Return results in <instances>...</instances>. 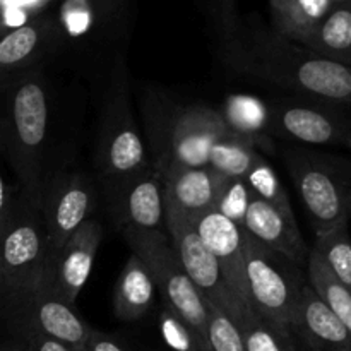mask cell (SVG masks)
<instances>
[{"label":"cell","mask_w":351,"mask_h":351,"mask_svg":"<svg viewBox=\"0 0 351 351\" xmlns=\"http://www.w3.org/2000/svg\"><path fill=\"white\" fill-rule=\"evenodd\" d=\"M57 130V96L47 67L0 89V153L17 177V187L40 202L57 167L51 161Z\"/></svg>","instance_id":"obj_1"},{"label":"cell","mask_w":351,"mask_h":351,"mask_svg":"<svg viewBox=\"0 0 351 351\" xmlns=\"http://www.w3.org/2000/svg\"><path fill=\"white\" fill-rule=\"evenodd\" d=\"M239 72L332 105L351 106V65L322 57L252 21Z\"/></svg>","instance_id":"obj_2"},{"label":"cell","mask_w":351,"mask_h":351,"mask_svg":"<svg viewBox=\"0 0 351 351\" xmlns=\"http://www.w3.org/2000/svg\"><path fill=\"white\" fill-rule=\"evenodd\" d=\"M149 151L132 112L130 77L123 57L113 62L99 117L95 168L103 192L151 167Z\"/></svg>","instance_id":"obj_3"},{"label":"cell","mask_w":351,"mask_h":351,"mask_svg":"<svg viewBox=\"0 0 351 351\" xmlns=\"http://www.w3.org/2000/svg\"><path fill=\"white\" fill-rule=\"evenodd\" d=\"M146 117L151 163L161 175L171 168L208 167L209 151L226 132L218 110L208 105L154 103Z\"/></svg>","instance_id":"obj_4"},{"label":"cell","mask_w":351,"mask_h":351,"mask_svg":"<svg viewBox=\"0 0 351 351\" xmlns=\"http://www.w3.org/2000/svg\"><path fill=\"white\" fill-rule=\"evenodd\" d=\"M48 256L50 239L40 202L17 187L0 223V276L16 293H31L43 276Z\"/></svg>","instance_id":"obj_5"},{"label":"cell","mask_w":351,"mask_h":351,"mask_svg":"<svg viewBox=\"0 0 351 351\" xmlns=\"http://www.w3.org/2000/svg\"><path fill=\"white\" fill-rule=\"evenodd\" d=\"M285 161L315 235L350 219L346 202L351 194V161L298 147L288 151Z\"/></svg>","instance_id":"obj_6"},{"label":"cell","mask_w":351,"mask_h":351,"mask_svg":"<svg viewBox=\"0 0 351 351\" xmlns=\"http://www.w3.org/2000/svg\"><path fill=\"white\" fill-rule=\"evenodd\" d=\"M120 233L129 243L132 254H136L149 269L163 304L173 308L206 343H209L208 305L182 267L167 233L137 230H120Z\"/></svg>","instance_id":"obj_7"},{"label":"cell","mask_w":351,"mask_h":351,"mask_svg":"<svg viewBox=\"0 0 351 351\" xmlns=\"http://www.w3.org/2000/svg\"><path fill=\"white\" fill-rule=\"evenodd\" d=\"M300 264L257 243L245 233V280L254 311L290 329L302 290L308 281Z\"/></svg>","instance_id":"obj_8"},{"label":"cell","mask_w":351,"mask_h":351,"mask_svg":"<svg viewBox=\"0 0 351 351\" xmlns=\"http://www.w3.org/2000/svg\"><path fill=\"white\" fill-rule=\"evenodd\" d=\"M132 0H58L53 12L60 34V53L74 48L99 53L119 43Z\"/></svg>","instance_id":"obj_9"},{"label":"cell","mask_w":351,"mask_h":351,"mask_svg":"<svg viewBox=\"0 0 351 351\" xmlns=\"http://www.w3.org/2000/svg\"><path fill=\"white\" fill-rule=\"evenodd\" d=\"M165 226H167V235L170 237L171 247L182 267L191 278L192 285L202 295V298L228 315L233 324H239L245 317V314L233 300L221 269L215 256L209 252L206 243L199 237L194 221L173 209L165 208Z\"/></svg>","instance_id":"obj_10"},{"label":"cell","mask_w":351,"mask_h":351,"mask_svg":"<svg viewBox=\"0 0 351 351\" xmlns=\"http://www.w3.org/2000/svg\"><path fill=\"white\" fill-rule=\"evenodd\" d=\"M98 204L96 182L84 170L71 165L55 171L40 199L41 215L50 239V252L64 245L86 221Z\"/></svg>","instance_id":"obj_11"},{"label":"cell","mask_w":351,"mask_h":351,"mask_svg":"<svg viewBox=\"0 0 351 351\" xmlns=\"http://www.w3.org/2000/svg\"><path fill=\"white\" fill-rule=\"evenodd\" d=\"M26 326L51 339L82 351L91 332V326L81 317L74 305L62 300L48 288L36 285L31 293L16 295L7 317V329Z\"/></svg>","instance_id":"obj_12"},{"label":"cell","mask_w":351,"mask_h":351,"mask_svg":"<svg viewBox=\"0 0 351 351\" xmlns=\"http://www.w3.org/2000/svg\"><path fill=\"white\" fill-rule=\"evenodd\" d=\"M58 53L60 34L51 9L24 26L7 31L0 36V89L48 67Z\"/></svg>","instance_id":"obj_13"},{"label":"cell","mask_w":351,"mask_h":351,"mask_svg":"<svg viewBox=\"0 0 351 351\" xmlns=\"http://www.w3.org/2000/svg\"><path fill=\"white\" fill-rule=\"evenodd\" d=\"M103 240V226L98 219L86 221L64 245L51 250L45 266L41 287L53 291L62 300L74 305L91 276L96 252Z\"/></svg>","instance_id":"obj_14"},{"label":"cell","mask_w":351,"mask_h":351,"mask_svg":"<svg viewBox=\"0 0 351 351\" xmlns=\"http://www.w3.org/2000/svg\"><path fill=\"white\" fill-rule=\"evenodd\" d=\"M105 195L119 230L167 233L163 175L153 165L106 191Z\"/></svg>","instance_id":"obj_15"},{"label":"cell","mask_w":351,"mask_h":351,"mask_svg":"<svg viewBox=\"0 0 351 351\" xmlns=\"http://www.w3.org/2000/svg\"><path fill=\"white\" fill-rule=\"evenodd\" d=\"M195 230L215 256L233 300L243 314L254 311L245 280V230L233 225L218 211H209L194 221Z\"/></svg>","instance_id":"obj_16"},{"label":"cell","mask_w":351,"mask_h":351,"mask_svg":"<svg viewBox=\"0 0 351 351\" xmlns=\"http://www.w3.org/2000/svg\"><path fill=\"white\" fill-rule=\"evenodd\" d=\"M269 113L271 132L311 146L345 144L351 130L346 117L321 105L283 101L271 106Z\"/></svg>","instance_id":"obj_17"},{"label":"cell","mask_w":351,"mask_h":351,"mask_svg":"<svg viewBox=\"0 0 351 351\" xmlns=\"http://www.w3.org/2000/svg\"><path fill=\"white\" fill-rule=\"evenodd\" d=\"M228 178L209 167L171 168L163 173L165 208L173 209L195 221L213 211Z\"/></svg>","instance_id":"obj_18"},{"label":"cell","mask_w":351,"mask_h":351,"mask_svg":"<svg viewBox=\"0 0 351 351\" xmlns=\"http://www.w3.org/2000/svg\"><path fill=\"white\" fill-rule=\"evenodd\" d=\"M290 331L297 332L312 351H351V335L341 321L305 285L291 319Z\"/></svg>","instance_id":"obj_19"},{"label":"cell","mask_w":351,"mask_h":351,"mask_svg":"<svg viewBox=\"0 0 351 351\" xmlns=\"http://www.w3.org/2000/svg\"><path fill=\"white\" fill-rule=\"evenodd\" d=\"M243 230L266 249L281 254L300 266L307 263L311 249L302 237L297 223L285 218L278 209L257 195H252L250 199Z\"/></svg>","instance_id":"obj_20"},{"label":"cell","mask_w":351,"mask_h":351,"mask_svg":"<svg viewBox=\"0 0 351 351\" xmlns=\"http://www.w3.org/2000/svg\"><path fill=\"white\" fill-rule=\"evenodd\" d=\"M154 291L156 285L146 264L136 254H130L115 283L113 312L120 321H139L153 307Z\"/></svg>","instance_id":"obj_21"},{"label":"cell","mask_w":351,"mask_h":351,"mask_svg":"<svg viewBox=\"0 0 351 351\" xmlns=\"http://www.w3.org/2000/svg\"><path fill=\"white\" fill-rule=\"evenodd\" d=\"M226 130L254 146L271 147V113L263 99L250 95H230L218 110Z\"/></svg>","instance_id":"obj_22"},{"label":"cell","mask_w":351,"mask_h":351,"mask_svg":"<svg viewBox=\"0 0 351 351\" xmlns=\"http://www.w3.org/2000/svg\"><path fill=\"white\" fill-rule=\"evenodd\" d=\"M332 7L331 0H269L273 29L293 43L304 45Z\"/></svg>","instance_id":"obj_23"},{"label":"cell","mask_w":351,"mask_h":351,"mask_svg":"<svg viewBox=\"0 0 351 351\" xmlns=\"http://www.w3.org/2000/svg\"><path fill=\"white\" fill-rule=\"evenodd\" d=\"M302 47L351 65V0L336 3Z\"/></svg>","instance_id":"obj_24"},{"label":"cell","mask_w":351,"mask_h":351,"mask_svg":"<svg viewBox=\"0 0 351 351\" xmlns=\"http://www.w3.org/2000/svg\"><path fill=\"white\" fill-rule=\"evenodd\" d=\"M307 278L312 290L345 324L351 335V291L331 273L314 249H311L307 257Z\"/></svg>","instance_id":"obj_25"},{"label":"cell","mask_w":351,"mask_h":351,"mask_svg":"<svg viewBox=\"0 0 351 351\" xmlns=\"http://www.w3.org/2000/svg\"><path fill=\"white\" fill-rule=\"evenodd\" d=\"M259 160V151L250 141L226 130L209 151L208 167L225 178H245Z\"/></svg>","instance_id":"obj_26"},{"label":"cell","mask_w":351,"mask_h":351,"mask_svg":"<svg viewBox=\"0 0 351 351\" xmlns=\"http://www.w3.org/2000/svg\"><path fill=\"white\" fill-rule=\"evenodd\" d=\"M245 351H298L287 326L252 311L237 324Z\"/></svg>","instance_id":"obj_27"},{"label":"cell","mask_w":351,"mask_h":351,"mask_svg":"<svg viewBox=\"0 0 351 351\" xmlns=\"http://www.w3.org/2000/svg\"><path fill=\"white\" fill-rule=\"evenodd\" d=\"M348 221L338 223L324 233L315 235L312 249L322 257L331 273L351 291V239Z\"/></svg>","instance_id":"obj_28"},{"label":"cell","mask_w":351,"mask_h":351,"mask_svg":"<svg viewBox=\"0 0 351 351\" xmlns=\"http://www.w3.org/2000/svg\"><path fill=\"white\" fill-rule=\"evenodd\" d=\"M245 180L249 184V187L252 189L254 195H257L264 202H267L274 209H278L285 218L297 223L287 189L283 187V184H281L280 177L273 170V167L263 156L257 161L256 167L250 170V173L247 175Z\"/></svg>","instance_id":"obj_29"},{"label":"cell","mask_w":351,"mask_h":351,"mask_svg":"<svg viewBox=\"0 0 351 351\" xmlns=\"http://www.w3.org/2000/svg\"><path fill=\"white\" fill-rule=\"evenodd\" d=\"M158 328L163 341L173 351H213L211 345L206 343L177 312L167 304L161 307L158 315Z\"/></svg>","instance_id":"obj_30"},{"label":"cell","mask_w":351,"mask_h":351,"mask_svg":"<svg viewBox=\"0 0 351 351\" xmlns=\"http://www.w3.org/2000/svg\"><path fill=\"white\" fill-rule=\"evenodd\" d=\"M252 195L254 192L245 178H228L219 192L215 211L230 219L233 225L243 228Z\"/></svg>","instance_id":"obj_31"},{"label":"cell","mask_w":351,"mask_h":351,"mask_svg":"<svg viewBox=\"0 0 351 351\" xmlns=\"http://www.w3.org/2000/svg\"><path fill=\"white\" fill-rule=\"evenodd\" d=\"M208 336L213 351H245L239 328L232 319L208 304Z\"/></svg>","instance_id":"obj_32"},{"label":"cell","mask_w":351,"mask_h":351,"mask_svg":"<svg viewBox=\"0 0 351 351\" xmlns=\"http://www.w3.org/2000/svg\"><path fill=\"white\" fill-rule=\"evenodd\" d=\"M58 0H0V27L3 33L24 26L41 16Z\"/></svg>","instance_id":"obj_33"},{"label":"cell","mask_w":351,"mask_h":351,"mask_svg":"<svg viewBox=\"0 0 351 351\" xmlns=\"http://www.w3.org/2000/svg\"><path fill=\"white\" fill-rule=\"evenodd\" d=\"M7 335L16 338L24 351H74L71 346L48 338L26 326H14V328L7 329Z\"/></svg>","instance_id":"obj_34"},{"label":"cell","mask_w":351,"mask_h":351,"mask_svg":"<svg viewBox=\"0 0 351 351\" xmlns=\"http://www.w3.org/2000/svg\"><path fill=\"white\" fill-rule=\"evenodd\" d=\"M82 351H127L117 341L115 338H112L110 335L98 331V329L93 328L91 332L88 336V341Z\"/></svg>","instance_id":"obj_35"},{"label":"cell","mask_w":351,"mask_h":351,"mask_svg":"<svg viewBox=\"0 0 351 351\" xmlns=\"http://www.w3.org/2000/svg\"><path fill=\"white\" fill-rule=\"evenodd\" d=\"M16 295V291H14L12 288L5 283V280L0 276V338L7 335V317H9L10 307H12Z\"/></svg>","instance_id":"obj_36"},{"label":"cell","mask_w":351,"mask_h":351,"mask_svg":"<svg viewBox=\"0 0 351 351\" xmlns=\"http://www.w3.org/2000/svg\"><path fill=\"white\" fill-rule=\"evenodd\" d=\"M16 189L12 185H9L3 178L2 170H0V223L3 221L5 215L9 213L10 206H12L14 195H16Z\"/></svg>","instance_id":"obj_37"},{"label":"cell","mask_w":351,"mask_h":351,"mask_svg":"<svg viewBox=\"0 0 351 351\" xmlns=\"http://www.w3.org/2000/svg\"><path fill=\"white\" fill-rule=\"evenodd\" d=\"M0 351H24V350L16 338L5 335L0 338Z\"/></svg>","instance_id":"obj_38"},{"label":"cell","mask_w":351,"mask_h":351,"mask_svg":"<svg viewBox=\"0 0 351 351\" xmlns=\"http://www.w3.org/2000/svg\"><path fill=\"white\" fill-rule=\"evenodd\" d=\"M346 213H348V218H351V194L348 197V202H346Z\"/></svg>","instance_id":"obj_39"},{"label":"cell","mask_w":351,"mask_h":351,"mask_svg":"<svg viewBox=\"0 0 351 351\" xmlns=\"http://www.w3.org/2000/svg\"><path fill=\"white\" fill-rule=\"evenodd\" d=\"M345 144H346V146H348L350 149H351V130H350V132H348V136H346V139H345Z\"/></svg>","instance_id":"obj_40"},{"label":"cell","mask_w":351,"mask_h":351,"mask_svg":"<svg viewBox=\"0 0 351 351\" xmlns=\"http://www.w3.org/2000/svg\"><path fill=\"white\" fill-rule=\"evenodd\" d=\"M331 2H332V3H335V5H336V3H343V2H350V0H331Z\"/></svg>","instance_id":"obj_41"},{"label":"cell","mask_w":351,"mask_h":351,"mask_svg":"<svg viewBox=\"0 0 351 351\" xmlns=\"http://www.w3.org/2000/svg\"><path fill=\"white\" fill-rule=\"evenodd\" d=\"M2 34H5V33H3V29H2V27H0V36H2Z\"/></svg>","instance_id":"obj_42"}]
</instances>
